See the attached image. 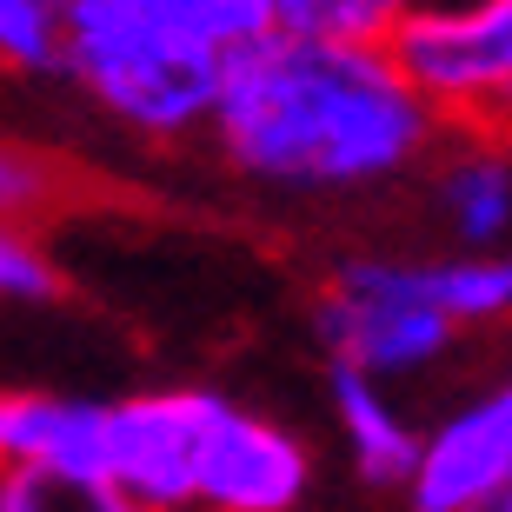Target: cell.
Wrapping results in <instances>:
<instances>
[{
  "mask_svg": "<svg viewBox=\"0 0 512 512\" xmlns=\"http://www.w3.org/2000/svg\"><path fill=\"white\" fill-rule=\"evenodd\" d=\"M207 133L240 180L300 200L393 187L446 140L380 47H320L286 34L227 60Z\"/></svg>",
  "mask_w": 512,
  "mask_h": 512,
  "instance_id": "6da1fadb",
  "label": "cell"
},
{
  "mask_svg": "<svg viewBox=\"0 0 512 512\" xmlns=\"http://www.w3.org/2000/svg\"><path fill=\"white\" fill-rule=\"evenodd\" d=\"M506 306V253H353L326 273L313 333L340 373L393 386L446 366L473 326L506 320Z\"/></svg>",
  "mask_w": 512,
  "mask_h": 512,
  "instance_id": "7a4b0ae2",
  "label": "cell"
},
{
  "mask_svg": "<svg viewBox=\"0 0 512 512\" xmlns=\"http://www.w3.org/2000/svg\"><path fill=\"white\" fill-rule=\"evenodd\" d=\"M60 74L140 140L207 133L227 54L200 0H87L60 14Z\"/></svg>",
  "mask_w": 512,
  "mask_h": 512,
  "instance_id": "3957f363",
  "label": "cell"
},
{
  "mask_svg": "<svg viewBox=\"0 0 512 512\" xmlns=\"http://www.w3.org/2000/svg\"><path fill=\"white\" fill-rule=\"evenodd\" d=\"M439 133H499L512 107V0H419L380 47Z\"/></svg>",
  "mask_w": 512,
  "mask_h": 512,
  "instance_id": "277c9868",
  "label": "cell"
},
{
  "mask_svg": "<svg viewBox=\"0 0 512 512\" xmlns=\"http://www.w3.org/2000/svg\"><path fill=\"white\" fill-rule=\"evenodd\" d=\"M220 406L213 386H160V393L107 399V453L100 486H114L140 512H187L193 506V459Z\"/></svg>",
  "mask_w": 512,
  "mask_h": 512,
  "instance_id": "5b68a950",
  "label": "cell"
},
{
  "mask_svg": "<svg viewBox=\"0 0 512 512\" xmlns=\"http://www.w3.org/2000/svg\"><path fill=\"white\" fill-rule=\"evenodd\" d=\"M406 512H473L512 493V386L486 380L459 406L419 426L413 473H406Z\"/></svg>",
  "mask_w": 512,
  "mask_h": 512,
  "instance_id": "8992f818",
  "label": "cell"
},
{
  "mask_svg": "<svg viewBox=\"0 0 512 512\" xmlns=\"http://www.w3.org/2000/svg\"><path fill=\"white\" fill-rule=\"evenodd\" d=\"M306 486H313L306 439L220 393L207 439H200V459H193L187 512H300Z\"/></svg>",
  "mask_w": 512,
  "mask_h": 512,
  "instance_id": "52a82bcc",
  "label": "cell"
},
{
  "mask_svg": "<svg viewBox=\"0 0 512 512\" xmlns=\"http://www.w3.org/2000/svg\"><path fill=\"white\" fill-rule=\"evenodd\" d=\"M107 453V399L74 393H0V473H47V479H94Z\"/></svg>",
  "mask_w": 512,
  "mask_h": 512,
  "instance_id": "ba28073f",
  "label": "cell"
},
{
  "mask_svg": "<svg viewBox=\"0 0 512 512\" xmlns=\"http://www.w3.org/2000/svg\"><path fill=\"white\" fill-rule=\"evenodd\" d=\"M433 200L459 253H499L512 227V160L499 133H446L433 147Z\"/></svg>",
  "mask_w": 512,
  "mask_h": 512,
  "instance_id": "9c48e42d",
  "label": "cell"
},
{
  "mask_svg": "<svg viewBox=\"0 0 512 512\" xmlns=\"http://www.w3.org/2000/svg\"><path fill=\"white\" fill-rule=\"evenodd\" d=\"M326 399H333V426L346 439V459L366 486H406L413 473V446H419V419L393 399V386H373L360 373H340L326 380Z\"/></svg>",
  "mask_w": 512,
  "mask_h": 512,
  "instance_id": "30bf717a",
  "label": "cell"
},
{
  "mask_svg": "<svg viewBox=\"0 0 512 512\" xmlns=\"http://www.w3.org/2000/svg\"><path fill=\"white\" fill-rule=\"evenodd\" d=\"M419 0H273L286 40H320V47H386L393 27Z\"/></svg>",
  "mask_w": 512,
  "mask_h": 512,
  "instance_id": "8fae6325",
  "label": "cell"
},
{
  "mask_svg": "<svg viewBox=\"0 0 512 512\" xmlns=\"http://www.w3.org/2000/svg\"><path fill=\"white\" fill-rule=\"evenodd\" d=\"M0 74L20 80L60 74V14L47 0H0Z\"/></svg>",
  "mask_w": 512,
  "mask_h": 512,
  "instance_id": "7c38bea8",
  "label": "cell"
},
{
  "mask_svg": "<svg viewBox=\"0 0 512 512\" xmlns=\"http://www.w3.org/2000/svg\"><path fill=\"white\" fill-rule=\"evenodd\" d=\"M0 512H140L114 486L94 479H47V473H0Z\"/></svg>",
  "mask_w": 512,
  "mask_h": 512,
  "instance_id": "4fadbf2b",
  "label": "cell"
},
{
  "mask_svg": "<svg viewBox=\"0 0 512 512\" xmlns=\"http://www.w3.org/2000/svg\"><path fill=\"white\" fill-rule=\"evenodd\" d=\"M54 193H60V180H54V167H47L40 153L14 147V140H0V227L34 220Z\"/></svg>",
  "mask_w": 512,
  "mask_h": 512,
  "instance_id": "5bb4252c",
  "label": "cell"
},
{
  "mask_svg": "<svg viewBox=\"0 0 512 512\" xmlns=\"http://www.w3.org/2000/svg\"><path fill=\"white\" fill-rule=\"evenodd\" d=\"M60 266L40 253L27 227H0V300H54Z\"/></svg>",
  "mask_w": 512,
  "mask_h": 512,
  "instance_id": "9a60e30c",
  "label": "cell"
},
{
  "mask_svg": "<svg viewBox=\"0 0 512 512\" xmlns=\"http://www.w3.org/2000/svg\"><path fill=\"white\" fill-rule=\"evenodd\" d=\"M200 14H207V34H213V47H220L227 60L280 34L273 0H200Z\"/></svg>",
  "mask_w": 512,
  "mask_h": 512,
  "instance_id": "2e32d148",
  "label": "cell"
},
{
  "mask_svg": "<svg viewBox=\"0 0 512 512\" xmlns=\"http://www.w3.org/2000/svg\"><path fill=\"white\" fill-rule=\"evenodd\" d=\"M473 512H512V493L506 499H486V506H473Z\"/></svg>",
  "mask_w": 512,
  "mask_h": 512,
  "instance_id": "e0dca14e",
  "label": "cell"
},
{
  "mask_svg": "<svg viewBox=\"0 0 512 512\" xmlns=\"http://www.w3.org/2000/svg\"><path fill=\"white\" fill-rule=\"evenodd\" d=\"M47 7H54V14H74V7H87V0H47Z\"/></svg>",
  "mask_w": 512,
  "mask_h": 512,
  "instance_id": "ac0fdd59",
  "label": "cell"
}]
</instances>
